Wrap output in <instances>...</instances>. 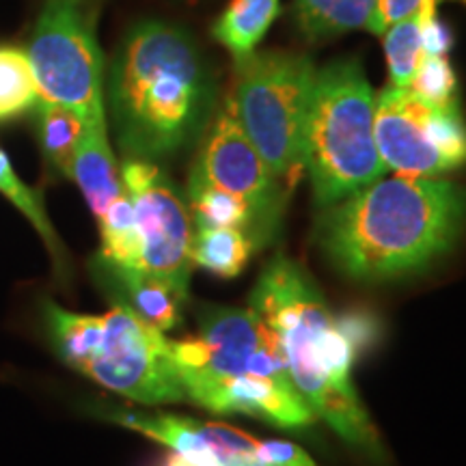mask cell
Returning a JSON list of instances; mask_svg holds the SVG:
<instances>
[{
	"mask_svg": "<svg viewBox=\"0 0 466 466\" xmlns=\"http://www.w3.org/2000/svg\"><path fill=\"white\" fill-rule=\"evenodd\" d=\"M464 231V186L395 175L322 208L313 240L343 277L382 283L432 266L456 248Z\"/></svg>",
	"mask_w": 466,
	"mask_h": 466,
	"instance_id": "6da1fadb",
	"label": "cell"
},
{
	"mask_svg": "<svg viewBox=\"0 0 466 466\" xmlns=\"http://www.w3.org/2000/svg\"><path fill=\"white\" fill-rule=\"evenodd\" d=\"M217 76L182 26L145 20L126 33L108 69V108L127 160L177 154L206 132Z\"/></svg>",
	"mask_w": 466,
	"mask_h": 466,
	"instance_id": "7a4b0ae2",
	"label": "cell"
},
{
	"mask_svg": "<svg viewBox=\"0 0 466 466\" xmlns=\"http://www.w3.org/2000/svg\"><path fill=\"white\" fill-rule=\"evenodd\" d=\"M247 309L270 333L313 415L324 419L350 447L382 460L380 436L354 389L357 346L305 268L288 255H275L250 291Z\"/></svg>",
	"mask_w": 466,
	"mask_h": 466,
	"instance_id": "3957f363",
	"label": "cell"
},
{
	"mask_svg": "<svg viewBox=\"0 0 466 466\" xmlns=\"http://www.w3.org/2000/svg\"><path fill=\"white\" fill-rule=\"evenodd\" d=\"M186 401L217 415H248L285 430L307 428L316 415L296 391L266 326L248 309L206 307L199 333L171 339Z\"/></svg>",
	"mask_w": 466,
	"mask_h": 466,
	"instance_id": "277c9868",
	"label": "cell"
},
{
	"mask_svg": "<svg viewBox=\"0 0 466 466\" xmlns=\"http://www.w3.org/2000/svg\"><path fill=\"white\" fill-rule=\"evenodd\" d=\"M374 113L376 96L357 58L318 69L302 165L319 208L346 199L387 171L378 154Z\"/></svg>",
	"mask_w": 466,
	"mask_h": 466,
	"instance_id": "5b68a950",
	"label": "cell"
},
{
	"mask_svg": "<svg viewBox=\"0 0 466 466\" xmlns=\"http://www.w3.org/2000/svg\"><path fill=\"white\" fill-rule=\"evenodd\" d=\"M316 74L307 55L272 50L236 56L231 100L238 121L288 192L305 171L302 145Z\"/></svg>",
	"mask_w": 466,
	"mask_h": 466,
	"instance_id": "8992f818",
	"label": "cell"
},
{
	"mask_svg": "<svg viewBox=\"0 0 466 466\" xmlns=\"http://www.w3.org/2000/svg\"><path fill=\"white\" fill-rule=\"evenodd\" d=\"M39 100L63 104L83 119H106L104 56L93 0H44L28 46Z\"/></svg>",
	"mask_w": 466,
	"mask_h": 466,
	"instance_id": "52a82bcc",
	"label": "cell"
},
{
	"mask_svg": "<svg viewBox=\"0 0 466 466\" xmlns=\"http://www.w3.org/2000/svg\"><path fill=\"white\" fill-rule=\"evenodd\" d=\"M78 371L143 404L186 401L173 363L171 339L126 305H115L104 313L96 348Z\"/></svg>",
	"mask_w": 466,
	"mask_h": 466,
	"instance_id": "ba28073f",
	"label": "cell"
},
{
	"mask_svg": "<svg viewBox=\"0 0 466 466\" xmlns=\"http://www.w3.org/2000/svg\"><path fill=\"white\" fill-rule=\"evenodd\" d=\"M374 132L384 167L408 177H439L466 165V124L458 104L430 106L389 85L376 96Z\"/></svg>",
	"mask_w": 466,
	"mask_h": 466,
	"instance_id": "9c48e42d",
	"label": "cell"
},
{
	"mask_svg": "<svg viewBox=\"0 0 466 466\" xmlns=\"http://www.w3.org/2000/svg\"><path fill=\"white\" fill-rule=\"evenodd\" d=\"M121 182L141 240L138 270L188 296L195 236L188 203L156 162L126 160L121 165Z\"/></svg>",
	"mask_w": 466,
	"mask_h": 466,
	"instance_id": "30bf717a",
	"label": "cell"
},
{
	"mask_svg": "<svg viewBox=\"0 0 466 466\" xmlns=\"http://www.w3.org/2000/svg\"><path fill=\"white\" fill-rule=\"evenodd\" d=\"M188 182L231 192L253 208L266 242L275 240L289 192L275 177L238 121L231 96L214 116Z\"/></svg>",
	"mask_w": 466,
	"mask_h": 466,
	"instance_id": "8fae6325",
	"label": "cell"
},
{
	"mask_svg": "<svg viewBox=\"0 0 466 466\" xmlns=\"http://www.w3.org/2000/svg\"><path fill=\"white\" fill-rule=\"evenodd\" d=\"M104 417L162 442L173 453L197 466H248L259 462V441L231 425L203 423L167 412L121 410V408L106 410Z\"/></svg>",
	"mask_w": 466,
	"mask_h": 466,
	"instance_id": "7c38bea8",
	"label": "cell"
},
{
	"mask_svg": "<svg viewBox=\"0 0 466 466\" xmlns=\"http://www.w3.org/2000/svg\"><path fill=\"white\" fill-rule=\"evenodd\" d=\"M72 179L83 190L96 218H102L110 203L124 195L121 168L108 143L106 119L85 124V132L74 156Z\"/></svg>",
	"mask_w": 466,
	"mask_h": 466,
	"instance_id": "4fadbf2b",
	"label": "cell"
},
{
	"mask_svg": "<svg viewBox=\"0 0 466 466\" xmlns=\"http://www.w3.org/2000/svg\"><path fill=\"white\" fill-rule=\"evenodd\" d=\"M106 281L115 285L119 305L132 309L138 318L167 333L182 322V307L188 300L182 291L160 281V279L145 275L141 270H124V268L102 266Z\"/></svg>",
	"mask_w": 466,
	"mask_h": 466,
	"instance_id": "5bb4252c",
	"label": "cell"
},
{
	"mask_svg": "<svg viewBox=\"0 0 466 466\" xmlns=\"http://www.w3.org/2000/svg\"><path fill=\"white\" fill-rule=\"evenodd\" d=\"M186 203H188L195 229H212V227H231L247 233L255 247L264 248L266 238L261 233L259 220L255 217L253 208L240 197L231 192L212 188L208 184L188 182L186 190Z\"/></svg>",
	"mask_w": 466,
	"mask_h": 466,
	"instance_id": "9a60e30c",
	"label": "cell"
},
{
	"mask_svg": "<svg viewBox=\"0 0 466 466\" xmlns=\"http://www.w3.org/2000/svg\"><path fill=\"white\" fill-rule=\"evenodd\" d=\"M37 137L42 156L50 171L58 177L72 179V165L86 121L63 104L39 100L35 104Z\"/></svg>",
	"mask_w": 466,
	"mask_h": 466,
	"instance_id": "2e32d148",
	"label": "cell"
},
{
	"mask_svg": "<svg viewBox=\"0 0 466 466\" xmlns=\"http://www.w3.org/2000/svg\"><path fill=\"white\" fill-rule=\"evenodd\" d=\"M281 0H231L212 26V37L233 56L255 52L277 20Z\"/></svg>",
	"mask_w": 466,
	"mask_h": 466,
	"instance_id": "e0dca14e",
	"label": "cell"
},
{
	"mask_svg": "<svg viewBox=\"0 0 466 466\" xmlns=\"http://www.w3.org/2000/svg\"><path fill=\"white\" fill-rule=\"evenodd\" d=\"M258 250L247 233L231 227H212V229H195L190 247L192 266L206 268L212 275L233 279L247 268Z\"/></svg>",
	"mask_w": 466,
	"mask_h": 466,
	"instance_id": "ac0fdd59",
	"label": "cell"
},
{
	"mask_svg": "<svg viewBox=\"0 0 466 466\" xmlns=\"http://www.w3.org/2000/svg\"><path fill=\"white\" fill-rule=\"evenodd\" d=\"M376 0H294V17L309 39H329L365 28Z\"/></svg>",
	"mask_w": 466,
	"mask_h": 466,
	"instance_id": "d6986e66",
	"label": "cell"
},
{
	"mask_svg": "<svg viewBox=\"0 0 466 466\" xmlns=\"http://www.w3.org/2000/svg\"><path fill=\"white\" fill-rule=\"evenodd\" d=\"M100 223L102 250L100 266L124 268V270H138L141 259V240H138L137 220H134L132 203L127 199L126 190L119 199L110 203Z\"/></svg>",
	"mask_w": 466,
	"mask_h": 466,
	"instance_id": "ffe728a7",
	"label": "cell"
},
{
	"mask_svg": "<svg viewBox=\"0 0 466 466\" xmlns=\"http://www.w3.org/2000/svg\"><path fill=\"white\" fill-rule=\"evenodd\" d=\"M39 102L31 56L15 46H0V121L26 113Z\"/></svg>",
	"mask_w": 466,
	"mask_h": 466,
	"instance_id": "44dd1931",
	"label": "cell"
},
{
	"mask_svg": "<svg viewBox=\"0 0 466 466\" xmlns=\"http://www.w3.org/2000/svg\"><path fill=\"white\" fill-rule=\"evenodd\" d=\"M382 37L391 86L408 89L419 63L425 56L421 44V17L419 14L406 17L398 25L389 26Z\"/></svg>",
	"mask_w": 466,
	"mask_h": 466,
	"instance_id": "7402d4cb",
	"label": "cell"
},
{
	"mask_svg": "<svg viewBox=\"0 0 466 466\" xmlns=\"http://www.w3.org/2000/svg\"><path fill=\"white\" fill-rule=\"evenodd\" d=\"M0 192H3V195L7 197V199L14 203V206L20 209L28 220H31V225L37 229L39 236L44 238V242L48 244L50 253L55 255L58 266H61L63 248L56 238L55 227H52V223L48 220V214H46L42 197H39L37 190H33L31 186H26L20 177H17L14 167H11V162L7 158V154H5L3 149H0Z\"/></svg>",
	"mask_w": 466,
	"mask_h": 466,
	"instance_id": "603a6c76",
	"label": "cell"
},
{
	"mask_svg": "<svg viewBox=\"0 0 466 466\" xmlns=\"http://www.w3.org/2000/svg\"><path fill=\"white\" fill-rule=\"evenodd\" d=\"M408 91L430 106H453L458 80L447 56H423Z\"/></svg>",
	"mask_w": 466,
	"mask_h": 466,
	"instance_id": "cb8c5ba5",
	"label": "cell"
},
{
	"mask_svg": "<svg viewBox=\"0 0 466 466\" xmlns=\"http://www.w3.org/2000/svg\"><path fill=\"white\" fill-rule=\"evenodd\" d=\"M423 3L425 0H376L374 14H371L365 28H370V33L374 35H384L389 26L419 14ZM439 3H442V0H439Z\"/></svg>",
	"mask_w": 466,
	"mask_h": 466,
	"instance_id": "d4e9b609",
	"label": "cell"
},
{
	"mask_svg": "<svg viewBox=\"0 0 466 466\" xmlns=\"http://www.w3.org/2000/svg\"><path fill=\"white\" fill-rule=\"evenodd\" d=\"M258 460L266 466H316L300 447L288 441H259Z\"/></svg>",
	"mask_w": 466,
	"mask_h": 466,
	"instance_id": "484cf974",
	"label": "cell"
},
{
	"mask_svg": "<svg viewBox=\"0 0 466 466\" xmlns=\"http://www.w3.org/2000/svg\"><path fill=\"white\" fill-rule=\"evenodd\" d=\"M162 466H197V464H192V462H188V460H186V458L177 456V453L171 451V456H168V458L165 460V464H162Z\"/></svg>",
	"mask_w": 466,
	"mask_h": 466,
	"instance_id": "4316f807",
	"label": "cell"
},
{
	"mask_svg": "<svg viewBox=\"0 0 466 466\" xmlns=\"http://www.w3.org/2000/svg\"><path fill=\"white\" fill-rule=\"evenodd\" d=\"M248 466H266V464H261V462H255V464H248Z\"/></svg>",
	"mask_w": 466,
	"mask_h": 466,
	"instance_id": "83f0119b",
	"label": "cell"
},
{
	"mask_svg": "<svg viewBox=\"0 0 466 466\" xmlns=\"http://www.w3.org/2000/svg\"><path fill=\"white\" fill-rule=\"evenodd\" d=\"M462 3H466V0H462Z\"/></svg>",
	"mask_w": 466,
	"mask_h": 466,
	"instance_id": "f1b7e54d",
	"label": "cell"
}]
</instances>
